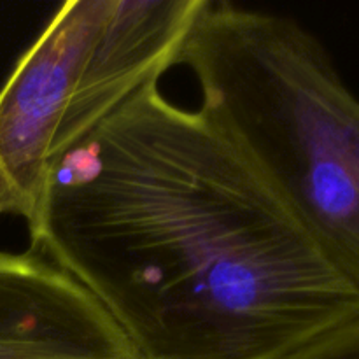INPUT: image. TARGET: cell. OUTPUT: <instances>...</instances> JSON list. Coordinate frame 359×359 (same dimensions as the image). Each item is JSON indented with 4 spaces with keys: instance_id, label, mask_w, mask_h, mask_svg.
<instances>
[{
    "instance_id": "6da1fadb",
    "label": "cell",
    "mask_w": 359,
    "mask_h": 359,
    "mask_svg": "<svg viewBox=\"0 0 359 359\" xmlns=\"http://www.w3.org/2000/svg\"><path fill=\"white\" fill-rule=\"evenodd\" d=\"M28 233L139 359H284L359 318L356 284L160 83L53 160Z\"/></svg>"
},
{
    "instance_id": "7a4b0ae2",
    "label": "cell",
    "mask_w": 359,
    "mask_h": 359,
    "mask_svg": "<svg viewBox=\"0 0 359 359\" xmlns=\"http://www.w3.org/2000/svg\"><path fill=\"white\" fill-rule=\"evenodd\" d=\"M205 112L359 287V98L283 14L205 0L179 58Z\"/></svg>"
},
{
    "instance_id": "3957f363",
    "label": "cell",
    "mask_w": 359,
    "mask_h": 359,
    "mask_svg": "<svg viewBox=\"0 0 359 359\" xmlns=\"http://www.w3.org/2000/svg\"><path fill=\"white\" fill-rule=\"evenodd\" d=\"M109 4H63L0 88V217L27 226L37 217L56 135Z\"/></svg>"
},
{
    "instance_id": "277c9868",
    "label": "cell",
    "mask_w": 359,
    "mask_h": 359,
    "mask_svg": "<svg viewBox=\"0 0 359 359\" xmlns=\"http://www.w3.org/2000/svg\"><path fill=\"white\" fill-rule=\"evenodd\" d=\"M205 0H111L90 46L51 163L144 86L179 65Z\"/></svg>"
},
{
    "instance_id": "5b68a950",
    "label": "cell",
    "mask_w": 359,
    "mask_h": 359,
    "mask_svg": "<svg viewBox=\"0 0 359 359\" xmlns=\"http://www.w3.org/2000/svg\"><path fill=\"white\" fill-rule=\"evenodd\" d=\"M0 359H139L105 309L35 249H0Z\"/></svg>"
},
{
    "instance_id": "8992f818",
    "label": "cell",
    "mask_w": 359,
    "mask_h": 359,
    "mask_svg": "<svg viewBox=\"0 0 359 359\" xmlns=\"http://www.w3.org/2000/svg\"><path fill=\"white\" fill-rule=\"evenodd\" d=\"M284 359H359V318L319 337Z\"/></svg>"
}]
</instances>
